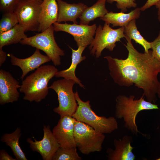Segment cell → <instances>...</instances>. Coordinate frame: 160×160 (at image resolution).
I'll return each instance as SVG.
<instances>
[{
	"label": "cell",
	"instance_id": "5bb4252c",
	"mask_svg": "<svg viewBox=\"0 0 160 160\" xmlns=\"http://www.w3.org/2000/svg\"><path fill=\"white\" fill-rule=\"evenodd\" d=\"M10 61L12 65L19 67L22 72L20 79L23 80L25 76L30 72L39 68L42 64L51 61L47 56L41 54L40 50L36 49L33 54L25 58H20L13 54L10 55Z\"/></svg>",
	"mask_w": 160,
	"mask_h": 160
},
{
	"label": "cell",
	"instance_id": "603a6c76",
	"mask_svg": "<svg viewBox=\"0 0 160 160\" xmlns=\"http://www.w3.org/2000/svg\"><path fill=\"white\" fill-rule=\"evenodd\" d=\"M125 38L134 40L136 43L141 45L144 48V52L147 53L151 49V42L145 39L138 31L136 24V20L130 21L124 27Z\"/></svg>",
	"mask_w": 160,
	"mask_h": 160
},
{
	"label": "cell",
	"instance_id": "4fadbf2b",
	"mask_svg": "<svg viewBox=\"0 0 160 160\" xmlns=\"http://www.w3.org/2000/svg\"><path fill=\"white\" fill-rule=\"evenodd\" d=\"M19 82L9 72L0 70V104L2 105L18 100L20 94L17 89Z\"/></svg>",
	"mask_w": 160,
	"mask_h": 160
},
{
	"label": "cell",
	"instance_id": "836d02e7",
	"mask_svg": "<svg viewBox=\"0 0 160 160\" xmlns=\"http://www.w3.org/2000/svg\"><path fill=\"white\" fill-rule=\"evenodd\" d=\"M39 0L42 1L43 0Z\"/></svg>",
	"mask_w": 160,
	"mask_h": 160
},
{
	"label": "cell",
	"instance_id": "7402d4cb",
	"mask_svg": "<svg viewBox=\"0 0 160 160\" xmlns=\"http://www.w3.org/2000/svg\"><path fill=\"white\" fill-rule=\"evenodd\" d=\"M25 32V28L18 23L10 30L0 33V48L20 42L28 37Z\"/></svg>",
	"mask_w": 160,
	"mask_h": 160
},
{
	"label": "cell",
	"instance_id": "f1b7e54d",
	"mask_svg": "<svg viewBox=\"0 0 160 160\" xmlns=\"http://www.w3.org/2000/svg\"><path fill=\"white\" fill-rule=\"evenodd\" d=\"M0 160H17L16 158H14L4 149L1 150L0 151Z\"/></svg>",
	"mask_w": 160,
	"mask_h": 160
},
{
	"label": "cell",
	"instance_id": "8992f818",
	"mask_svg": "<svg viewBox=\"0 0 160 160\" xmlns=\"http://www.w3.org/2000/svg\"><path fill=\"white\" fill-rule=\"evenodd\" d=\"M74 134L76 147L83 154L88 155L102 150V144L105 138L104 134L76 120Z\"/></svg>",
	"mask_w": 160,
	"mask_h": 160
},
{
	"label": "cell",
	"instance_id": "30bf717a",
	"mask_svg": "<svg viewBox=\"0 0 160 160\" xmlns=\"http://www.w3.org/2000/svg\"><path fill=\"white\" fill-rule=\"evenodd\" d=\"M53 26L55 31H64L72 35L78 47H87L90 45L94 39L97 28L95 24L89 25L74 23L69 24L66 23H61L56 22L53 24Z\"/></svg>",
	"mask_w": 160,
	"mask_h": 160
},
{
	"label": "cell",
	"instance_id": "52a82bcc",
	"mask_svg": "<svg viewBox=\"0 0 160 160\" xmlns=\"http://www.w3.org/2000/svg\"><path fill=\"white\" fill-rule=\"evenodd\" d=\"M75 83L73 80L64 78L55 81L49 87L57 95L59 105L53 110L60 117L72 116L77 109L78 104L75 92L73 91V87Z\"/></svg>",
	"mask_w": 160,
	"mask_h": 160
},
{
	"label": "cell",
	"instance_id": "277c9868",
	"mask_svg": "<svg viewBox=\"0 0 160 160\" xmlns=\"http://www.w3.org/2000/svg\"><path fill=\"white\" fill-rule=\"evenodd\" d=\"M75 93L78 106L72 117L103 134L110 133L118 129V123L114 117L107 118L97 115L91 108L89 101H84L77 91Z\"/></svg>",
	"mask_w": 160,
	"mask_h": 160
},
{
	"label": "cell",
	"instance_id": "ba28073f",
	"mask_svg": "<svg viewBox=\"0 0 160 160\" xmlns=\"http://www.w3.org/2000/svg\"><path fill=\"white\" fill-rule=\"evenodd\" d=\"M109 24L105 23L103 26L99 25L96 30L95 36L89 47L90 54L96 58L101 55L105 49L112 51L116 46V43L121 42V38L125 37L124 27L113 29Z\"/></svg>",
	"mask_w": 160,
	"mask_h": 160
},
{
	"label": "cell",
	"instance_id": "3957f363",
	"mask_svg": "<svg viewBox=\"0 0 160 160\" xmlns=\"http://www.w3.org/2000/svg\"><path fill=\"white\" fill-rule=\"evenodd\" d=\"M144 96L143 94L139 99H135L134 95L127 97L119 95L116 99V117L118 119L123 118L125 127L134 133L140 132L136 123V117L140 112L159 109L155 103L145 100Z\"/></svg>",
	"mask_w": 160,
	"mask_h": 160
},
{
	"label": "cell",
	"instance_id": "d4e9b609",
	"mask_svg": "<svg viewBox=\"0 0 160 160\" xmlns=\"http://www.w3.org/2000/svg\"><path fill=\"white\" fill-rule=\"evenodd\" d=\"M76 147L66 148L60 147L54 154L52 160H81Z\"/></svg>",
	"mask_w": 160,
	"mask_h": 160
},
{
	"label": "cell",
	"instance_id": "d6a6232c",
	"mask_svg": "<svg viewBox=\"0 0 160 160\" xmlns=\"http://www.w3.org/2000/svg\"><path fill=\"white\" fill-rule=\"evenodd\" d=\"M157 95L158 97L160 99V79L159 81V84L157 90Z\"/></svg>",
	"mask_w": 160,
	"mask_h": 160
},
{
	"label": "cell",
	"instance_id": "7a4b0ae2",
	"mask_svg": "<svg viewBox=\"0 0 160 160\" xmlns=\"http://www.w3.org/2000/svg\"><path fill=\"white\" fill-rule=\"evenodd\" d=\"M58 71L54 66L44 65L27 76L19 88L20 92L24 94L23 99L39 103L44 99L49 92L48 83Z\"/></svg>",
	"mask_w": 160,
	"mask_h": 160
},
{
	"label": "cell",
	"instance_id": "ffe728a7",
	"mask_svg": "<svg viewBox=\"0 0 160 160\" xmlns=\"http://www.w3.org/2000/svg\"><path fill=\"white\" fill-rule=\"evenodd\" d=\"M21 135V129L17 127L12 132L4 134L0 140L11 149L16 159L18 160H27L25 154L21 148L19 143Z\"/></svg>",
	"mask_w": 160,
	"mask_h": 160
},
{
	"label": "cell",
	"instance_id": "1f68e13d",
	"mask_svg": "<svg viewBox=\"0 0 160 160\" xmlns=\"http://www.w3.org/2000/svg\"><path fill=\"white\" fill-rule=\"evenodd\" d=\"M158 10V18L159 21L160 22V0L155 5Z\"/></svg>",
	"mask_w": 160,
	"mask_h": 160
},
{
	"label": "cell",
	"instance_id": "83f0119b",
	"mask_svg": "<svg viewBox=\"0 0 160 160\" xmlns=\"http://www.w3.org/2000/svg\"><path fill=\"white\" fill-rule=\"evenodd\" d=\"M153 56L160 62V31L157 37L151 42Z\"/></svg>",
	"mask_w": 160,
	"mask_h": 160
},
{
	"label": "cell",
	"instance_id": "4316f807",
	"mask_svg": "<svg viewBox=\"0 0 160 160\" xmlns=\"http://www.w3.org/2000/svg\"><path fill=\"white\" fill-rule=\"evenodd\" d=\"M20 0H0V10L4 12L14 11Z\"/></svg>",
	"mask_w": 160,
	"mask_h": 160
},
{
	"label": "cell",
	"instance_id": "e0dca14e",
	"mask_svg": "<svg viewBox=\"0 0 160 160\" xmlns=\"http://www.w3.org/2000/svg\"><path fill=\"white\" fill-rule=\"evenodd\" d=\"M58 7L57 22H73L78 24L76 20L79 18L87 6L82 3L69 4L62 0H56Z\"/></svg>",
	"mask_w": 160,
	"mask_h": 160
},
{
	"label": "cell",
	"instance_id": "7c38bea8",
	"mask_svg": "<svg viewBox=\"0 0 160 160\" xmlns=\"http://www.w3.org/2000/svg\"><path fill=\"white\" fill-rule=\"evenodd\" d=\"M76 119L72 116L60 117L52 132L60 147L66 148L76 147L74 129Z\"/></svg>",
	"mask_w": 160,
	"mask_h": 160
},
{
	"label": "cell",
	"instance_id": "4dcf8cb0",
	"mask_svg": "<svg viewBox=\"0 0 160 160\" xmlns=\"http://www.w3.org/2000/svg\"><path fill=\"white\" fill-rule=\"evenodd\" d=\"M7 53L3 51L2 48H0V66L4 63L7 58Z\"/></svg>",
	"mask_w": 160,
	"mask_h": 160
},
{
	"label": "cell",
	"instance_id": "44dd1931",
	"mask_svg": "<svg viewBox=\"0 0 160 160\" xmlns=\"http://www.w3.org/2000/svg\"><path fill=\"white\" fill-rule=\"evenodd\" d=\"M106 0H98L93 5L87 7L79 18L80 24L88 25L98 17H103L109 12L105 7Z\"/></svg>",
	"mask_w": 160,
	"mask_h": 160
},
{
	"label": "cell",
	"instance_id": "cb8c5ba5",
	"mask_svg": "<svg viewBox=\"0 0 160 160\" xmlns=\"http://www.w3.org/2000/svg\"><path fill=\"white\" fill-rule=\"evenodd\" d=\"M19 23L18 17L14 11L4 12L0 20V33L10 30Z\"/></svg>",
	"mask_w": 160,
	"mask_h": 160
},
{
	"label": "cell",
	"instance_id": "2e32d148",
	"mask_svg": "<svg viewBox=\"0 0 160 160\" xmlns=\"http://www.w3.org/2000/svg\"><path fill=\"white\" fill-rule=\"evenodd\" d=\"M57 15L56 0H43L39 15L38 31L43 32L57 22Z\"/></svg>",
	"mask_w": 160,
	"mask_h": 160
},
{
	"label": "cell",
	"instance_id": "d6986e66",
	"mask_svg": "<svg viewBox=\"0 0 160 160\" xmlns=\"http://www.w3.org/2000/svg\"><path fill=\"white\" fill-rule=\"evenodd\" d=\"M140 8H137L127 13L122 12L118 13L111 12L100 17V19L105 23L112 24L113 27H125L131 20L140 17Z\"/></svg>",
	"mask_w": 160,
	"mask_h": 160
},
{
	"label": "cell",
	"instance_id": "f546056e",
	"mask_svg": "<svg viewBox=\"0 0 160 160\" xmlns=\"http://www.w3.org/2000/svg\"><path fill=\"white\" fill-rule=\"evenodd\" d=\"M160 0H147L145 4L140 8L141 11H144L151 6L155 5Z\"/></svg>",
	"mask_w": 160,
	"mask_h": 160
},
{
	"label": "cell",
	"instance_id": "484cf974",
	"mask_svg": "<svg viewBox=\"0 0 160 160\" xmlns=\"http://www.w3.org/2000/svg\"><path fill=\"white\" fill-rule=\"evenodd\" d=\"M106 1L110 4L116 2L117 8L121 9V12L124 13L127 11V8L135 7L137 5L135 0H106Z\"/></svg>",
	"mask_w": 160,
	"mask_h": 160
},
{
	"label": "cell",
	"instance_id": "9a60e30c",
	"mask_svg": "<svg viewBox=\"0 0 160 160\" xmlns=\"http://www.w3.org/2000/svg\"><path fill=\"white\" fill-rule=\"evenodd\" d=\"M132 138L125 135L121 139H114L115 149L108 148L106 151L109 160H134L135 156L132 152L134 148L131 145Z\"/></svg>",
	"mask_w": 160,
	"mask_h": 160
},
{
	"label": "cell",
	"instance_id": "9c48e42d",
	"mask_svg": "<svg viewBox=\"0 0 160 160\" xmlns=\"http://www.w3.org/2000/svg\"><path fill=\"white\" fill-rule=\"evenodd\" d=\"M43 1V0H42ZM42 1L20 0L14 10L19 23L28 31H38V17Z\"/></svg>",
	"mask_w": 160,
	"mask_h": 160
},
{
	"label": "cell",
	"instance_id": "5b68a950",
	"mask_svg": "<svg viewBox=\"0 0 160 160\" xmlns=\"http://www.w3.org/2000/svg\"><path fill=\"white\" fill-rule=\"evenodd\" d=\"M54 31L52 25L43 32L23 39L20 43L42 50L50 59L55 66H59L61 63L60 56H64L65 53L57 44Z\"/></svg>",
	"mask_w": 160,
	"mask_h": 160
},
{
	"label": "cell",
	"instance_id": "8fae6325",
	"mask_svg": "<svg viewBox=\"0 0 160 160\" xmlns=\"http://www.w3.org/2000/svg\"><path fill=\"white\" fill-rule=\"evenodd\" d=\"M43 130L44 135L41 140H37L33 137L34 141L28 138L27 141L31 149L39 153L44 160H52L60 146L51 130L49 125H44Z\"/></svg>",
	"mask_w": 160,
	"mask_h": 160
},
{
	"label": "cell",
	"instance_id": "6da1fadb",
	"mask_svg": "<svg viewBox=\"0 0 160 160\" xmlns=\"http://www.w3.org/2000/svg\"><path fill=\"white\" fill-rule=\"evenodd\" d=\"M124 45L128 52L125 59L105 56L110 74L115 83L121 86L130 87L134 84L142 89L148 101L155 103L159 84L160 62L153 55L152 51L139 52L133 46L131 40L126 38Z\"/></svg>",
	"mask_w": 160,
	"mask_h": 160
},
{
	"label": "cell",
	"instance_id": "ac0fdd59",
	"mask_svg": "<svg viewBox=\"0 0 160 160\" xmlns=\"http://www.w3.org/2000/svg\"><path fill=\"white\" fill-rule=\"evenodd\" d=\"M72 50L71 63L70 66L67 69L58 71L55 76L56 78L63 77L68 79L74 81L81 87L85 88L84 86L81 83V81L77 78L75 75V70L77 65L86 59L85 56H82V53L87 47L80 46L76 50H74L70 46Z\"/></svg>",
	"mask_w": 160,
	"mask_h": 160
}]
</instances>
